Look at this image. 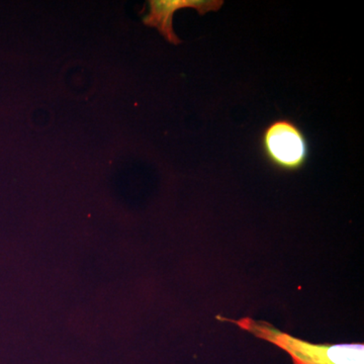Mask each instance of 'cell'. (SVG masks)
<instances>
[{
    "label": "cell",
    "instance_id": "obj_1",
    "mask_svg": "<svg viewBox=\"0 0 364 364\" xmlns=\"http://www.w3.org/2000/svg\"><path fill=\"white\" fill-rule=\"evenodd\" d=\"M229 321L257 338L277 345L289 353L294 364H364L363 344H314L296 338L264 321L242 318Z\"/></svg>",
    "mask_w": 364,
    "mask_h": 364
},
{
    "label": "cell",
    "instance_id": "obj_2",
    "mask_svg": "<svg viewBox=\"0 0 364 364\" xmlns=\"http://www.w3.org/2000/svg\"><path fill=\"white\" fill-rule=\"evenodd\" d=\"M259 149L263 159L279 171H299L310 158L308 136L289 117L273 119L262 129Z\"/></svg>",
    "mask_w": 364,
    "mask_h": 364
},
{
    "label": "cell",
    "instance_id": "obj_3",
    "mask_svg": "<svg viewBox=\"0 0 364 364\" xmlns=\"http://www.w3.org/2000/svg\"><path fill=\"white\" fill-rule=\"evenodd\" d=\"M224 6L222 0H150L147 14L143 18L144 25L156 28L160 35L172 45L181 44L173 28V16L177 11L196 9L198 14H207L220 11Z\"/></svg>",
    "mask_w": 364,
    "mask_h": 364
}]
</instances>
